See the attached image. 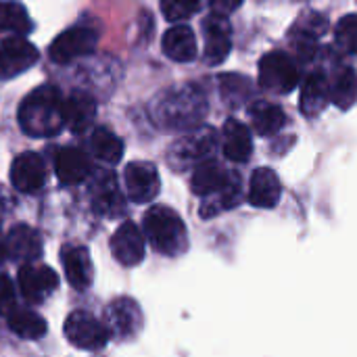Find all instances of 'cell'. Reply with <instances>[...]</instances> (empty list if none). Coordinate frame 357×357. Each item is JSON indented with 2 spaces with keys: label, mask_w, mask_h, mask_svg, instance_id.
Listing matches in <instances>:
<instances>
[{
  "label": "cell",
  "mask_w": 357,
  "mask_h": 357,
  "mask_svg": "<svg viewBox=\"0 0 357 357\" xmlns=\"http://www.w3.org/2000/svg\"><path fill=\"white\" fill-rule=\"evenodd\" d=\"M0 29L27 36L33 29V23L19 2H0Z\"/></svg>",
  "instance_id": "30"
},
{
  "label": "cell",
  "mask_w": 357,
  "mask_h": 357,
  "mask_svg": "<svg viewBox=\"0 0 357 357\" xmlns=\"http://www.w3.org/2000/svg\"><path fill=\"white\" fill-rule=\"evenodd\" d=\"M92 153L107 163H117L123 157V142L107 128H96L90 138Z\"/></svg>",
  "instance_id": "29"
},
{
  "label": "cell",
  "mask_w": 357,
  "mask_h": 357,
  "mask_svg": "<svg viewBox=\"0 0 357 357\" xmlns=\"http://www.w3.org/2000/svg\"><path fill=\"white\" fill-rule=\"evenodd\" d=\"M241 197H243V186H241V178L230 172L226 184L215 190L213 195H207L203 197V205H201V215L203 218H213L222 211H228V209H234L238 203H241Z\"/></svg>",
  "instance_id": "23"
},
{
  "label": "cell",
  "mask_w": 357,
  "mask_h": 357,
  "mask_svg": "<svg viewBox=\"0 0 357 357\" xmlns=\"http://www.w3.org/2000/svg\"><path fill=\"white\" fill-rule=\"evenodd\" d=\"M228 176H230V172H226L218 161L205 159L195 167V174L190 178V188L195 195L207 197V195H213L215 190H220L226 184Z\"/></svg>",
  "instance_id": "25"
},
{
  "label": "cell",
  "mask_w": 357,
  "mask_h": 357,
  "mask_svg": "<svg viewBox=\"0 0 357 357\" xmlns=\"http://www.w3.org/2000/svg\"><path fill=\"white\" fill-rule=\"evenodd\" d=\"M38 61V48L25 36H10L0 42V79H10Z\"/></svg>",
  "instance_id": "8"
},
{
  "label": "cell",
  "mask_w": 357,
  "mask_h": 357,
  "mask_svg": "<svg viewBox=\"0 0 357 357\" xmlns=\"http://www.w3.org/2000/svg\"><path fill=\"white\" fill-rule=\"evenodd\" d=\"M54 172L63 184L75 186V184H82L84 180H88L92 165H90V159L84 151H79L75 146H65V149L56 151Z\"/></svg>",
  "instance_id": "16"
},
{
  "label": "cell",
  "mask_w": 357,
  "mask_h": 357,
  "mask_svg": "<svg viewBox=\"0 0 357 357\" xmlns=\"http://www.w3.org/2000/svg\"><path fill=\"white\" fill-rule=\"evenodd\" d=\"M249 119L253 123V130L261 136H272L282 130L287 117L284 111L268 100H257L249 107Z\"/></svg>",
  "instance_id": "26"
},
{
  "label": "cell",
  "mask_w": 357,
  "mask_h": 357,
  "mask_svg": "<svg viewBox=\"0 0 357 357\" xmlns=\"http://www.w3.org/2000/svg\"><path fill=\"white\" fill-rule=\"evenodd\" d=\"M205 36V63L220 65L228 59L232 50V27L222 13H213L203 21Z\"/></svg>",
  "instance_id": "10"
},
{
  "label": "cell",
  "mask_w": 357,
  "mask_h": 357,
  "mask_svg": "<svg viewBox=\"0 0 357 357\" xmlns=\"http://www.w3.org/2000/svg\"><path fill=\"white\" fill-rule=\"evenodd\" d=\"M46 165L38 153H21L10 165V182L19 192H36L44 186Z\"/></svg>",
  "instance_id": "14"
},
{
  "label": "cell",
  "mask_w": 357,
  "mask_h": 357,
  "mask_svg": "<svg viewBox=\"0 0 357 357\" xmlns=\"http://www.w3.org/2000/svg\"><path fill=\"white\" fill-rule=\"evenodd\" d=\"M13 307H17V295H15V284L13 280L0 272V314L6 316Z\"/></svg>",
  "instance_id": "34"
},
{
  "label": "cell",
  "mask_w": 357,
  "mask_h": 357,
  "mask_svg": "<svg viewBox=\"0 0 357 357\" xmlns=\"http://www.w3.org/2000/svg\"><path fill=\"white\" fill-rule=\"evenodd\" d=\"M220 90H222V98L228 105H241L251 94V82L243 75L228 73L220 77Z\"/></svg>",
  "instance_id": "31"
},
{
  "label": "cell",
  "mask_w": 357,
  "mask_h": 357,
  "mask_svg": "<svg viewBox=\"0 0 357 357\" xmlns=\"http://www.w3.org/2000/svg\"><path fill=\"white\" fill-rule=\"evenodd\" d=\"M251 153H253V142H251L249 128L236 119H228L224 123V155L230 161L243 163L251 157Z\"/></svg>",
  "instance_id": "24"
},
{
  "label": "cell",
  "mask_w": 357,
  "mask_h": 357,
  "mask_svg": "<svg viewBox=\"0 0 357 357\" xmlns=\"http://www.w3.org/2000/svg\"><path fill=\"white\" fill-rule=\"evenodd\" d=\"M163 52L176 63H188L197 56V38L188 25H174L163 33Z\"/></svg>",
  "instance_id": "22"
},
{
  "label": "cell",
  "mask_w": 357,
  "mask_h": 357,
  "mask_svg": "<svg viewBox=\"0 0 357 357\" xmlns=\"http://www.w3.org/2000/svg\"><path fill=\"white\" fill-rule=\"evenodd\" d=\"M328 102H331V88L326 75L322 71L310 73V77L301 86V98H299L303 115L316 117L326 109Z\"/></svg>",
  "instance_id": "21"
},
{
  "label": "cell",
  "mask_w": 357,
  "mask_h": 357,
  "mask_svg": "<svg viewBox=\"0 0 357 357\" xmlns=\"http://www.w3.org/2000/svg\"><path fill=\"white\" fill-rule=\"evenodd\" d=\"M142 224H144V234L151 241L155 251L167 257H176L186 251L188 247L186 226L174 209L165 205L151 207L144 213Z\"/></svg>",
  "instance_id": "3"
},
{
  "label": "cell",
  "mask_w": 357,
  "mask_h": 357,
  "mask_svg": "<svg viewBox=\"0 0 357 357\" xmlns=\"http://www.w3.org/2000/svg\"><path fill=\"white\" fill-rule=\"evenodd\" d=\"M63 117L65 126L73 134H82L96 117V100L88 92L75 90L67 96V100H63Z\"/></svg>",
  "instance_id": "18"
},
{
  "label": "cell",
  "mask_w": 357,
  "mask_h": 357,
  "mask_svg": "<svg viewBox=\"0 0 357 357\" xmlns=\"http://www.w3.org/2000/svg\"><path fill=\"white\" fill-rule=\"evenodd\" d=\"M161 186L157 167L149 161H134L126 167V188L134 203H149Z\"/></svg>",
  "instance_id": "12"
},
{
  "label": "cell",
  "mask_w": 357,
  "mask_h": 357,
  "mask_svg": "<svg viewBox=\"0 0 357 357\" xmlns=\"http://www.w3.org/2000/svg\"><path fill=\"white\" fill-rule=\"evenodd\" d=\"M218 146V134L213 128L201 126L176 140L167 153L169 165L178 172L188 169L192 165H199L201 161L209 159Z\"/></svg>",
  "instance_id": "4"
},
{
  "label": "cell",
  "mask_w": 357,
  "mask_h": 357,
  "mask_svg": "<svg viewBox=\"0 0 357 357\" xmlns=\"http://www.w3.org/2000/svg\"><path fill=\"white\" fill-rule=\"evenodd\" d=\"M153 119L163 130H192L207 115V98L195 84L163 92L151 107Z\"/></svg>",
  "instance_id": "1"
},
{
  "label": "cell",
  "mask_w": 357,
  "mask_h": 357,
  "mask_svg": "<svg viewBox=\"0 0 357 357\" xmlns=\"http://www.w3.org/2000/svg\"><path fill=\"white\" fill-rule=\"evenodd\" d=\"M337 46L349 54H357V15H345L335 29Z\"/></svg>",
  "instance_id": "32"
},
{
  "label": "cell",
  "mask_w": 357,
  "mask_h": 357,
  "mask_svg": "<svg viewBox=\"0 0 357 357\" xmlns=\"http://www.w3.org/2000/svg\"><path fill=\"white\" fill-rule=\"evenodd\" d=\"M0 31H2V29H0Z\"/></svg>",
  "instance_id": "37"
},
{
  "label": "cell",
  "mask_w": 357,
  "mask_h": 357,
  "mask_svg": "<svg viewBox=\"0 0 357 357\" xmlns=\"http://www.w3.org/2000/svg\"><path fill=\"white\" fill-rule=\"evenodd\" d=\"M111 253L121 266H138L144 259V236L134 222H126L111 238Z\"/></svg>",
  "instance_id": "15"
},
{
  "label": "cell",
  "mask_w": 357,
  "mask_h": 357,
  "mask_svg": "<svg viewBox=\"0 0 357 357\" xmlns=\"http://www.w3.org/2000/svg\"><path fill=\"white\" fill-rule=\"evenodd\" d=\"M8 255H6V238L2 236V228H0V264L6 259Z\"/></svg>",
  "instance_id": "36"
},
{
  "label": "cell",
  "mask_w": 357,
  "mask_h": 357,
  "mask_svg": "<svg viewBox=\"0 0 357 357\" xmlns=\"http://www.w3.org/2000/svg\"><path fill=\"white\" fill-rule=\"evenodd\" d=\"M199 10V0H161V13L167 21L178 23Z\"/></svg>",
  "instance_id": "33"
},
{
  "label": "cell",
  "mask_w": 357,
  "mask_h": 357,
  "mask_svg": "<svg viewBox=\"0 0 357 357\" xmlns=\"http://www.w3.org/2000/svg\"><path fill=\"white\" fill-rule=\"evenodd\" d=\"M259 84L264 90L276 94H289L299 84V69L282 50H272L259 61Z\"/></svg>",
  "instance_id": "5"
},
{
  "label": "cell",
  "mask_w": 357,
  "mask_h": 357,
  "mask_svg": "<svg viewBox=\"0 0 357 357\" xmlns=\"http://www.w3.org/2000/svg\"><path fill=\"white\" fill-rule=\"evenodd\" d=\"M331 88V100L339 109H349L357 100V75L351 67H341L335 77L328 82Z\"/></svg>",
  "instance_id": "28"
},
{
  "label": "cell",
  "mask_w": 357,
  "mask_h": 357,
  "mask_svg": "<svg viewBox=\"0 0 357 357\" xmlns=\"http://www.w3.org/2000/svg\"><path fill=\"white\" fill-rule=\"evenodd\" d=\"M19 126L27 136L48 138L63 130V96L56 86H38L19 105Z\"/></svg>",
  "instance_id": "2"
},
{
  "label": "cell",
  "mask_w": 357,
  "mask_h": 357,
  "mask_svg": "<svg viewBox=\"0 0 357 357\" xmlns=\"http://www.w3.org/2000/svg\"><path fill=\"white\" fill-rule=\"evenodd\" d=\"M98 42V33L96 29L90 27H71L67 31H63L61 36H56V40L50 44L48 52L50 59L59 65L71 63L79 56H86L90 52H94Z\"/></svg>",
  "instance_id": "7"
},
{
  "label": "cell",
  "mask_w": 357,
  "mask_h": 357,
  "mask_svg": "<svg viewBox=\"0 0 357 357\" xmlns=\"http://www.w3.org/2000/svg\"><path fill=\"white\" fill-rule=\"evenodd\" d=\"M282 195L280 178L270 167H259L251 176L249 184V203L257 209H272L278 205Z\"/></svg>",
  "instance_id": "17"
},
{
  "label": "cell",
  "mask_w": 357,
  "mask_h": 357,
  "mask_svg": "<svg viewBox=\"0 0 357 357\" xmlns=\"http://www.w3.org/2000/svg\"><path fill=\"white\" fill-rule=\"evenodd\" d=\"M65 337L67 341L84 351H98L109 341V331L105 322H98L88 312H73L65 320Z\"/></svg>",
  "instance_id": "6"
},
{
  "label": "cell",
  "mask_w": 357,
  "mask_h": 357,
  "mask_svg": "<svg viewBox=\"0 0 357 357\" xmlns=\"http://www.w3.org/2000/svg\"><path fill=\"white\" fill-rule=\"evenodd\" d=\"M209 2H211V6H213V10H215V13L226 15V13L236 10L245 0H209Z\"/></svg>",
  "instance_id": "35"
},
{
  "label": "cell",
  "mask_w": 357,
  "mask_h": 357,
  "mask_svg": "<svg viewBox=\"0 0 357 357\" xmlns=\"http://www.w3.org/2000/svg\"><path fill=\"white\" fill-rule=\"evenodd\" d=\"M56 287H59V276L48 266H40L33 261L21 266L19 289L27 303H31V305L42 303L48 295H52L56 291Z\"/></svg>",
  "instance_id": "9"
},
{
  "label": "cell",
  "mask_w": 357,
  "mask_h": 357,
  "mask_svg": "<svg viewBox=\"0 0 357 357\" xmlns=\"http://www.w3.org/2000/svg\"><path fill=\"white\" fill-rule=\"evenodd\" d=\"M61 261H63L67 282L75 291H86L92 284L94 268H92L90 253H88L86 247H65Z\"/></svg>",
  "instance_id": "19"
},
{
  "label": "cell",
  "mask_w": 357,
  "mask_h": 357,
  "mask_svg": "<svg viewBox=\"0 0 357 357\" xmlns=\"http://www.w3.org/2000/svg\"><path fill=\"white\" fill-rule=\"evenodd\" d=\"M6 322H8V328L21 337V339H42L46 335V322L42 316H38L36 312L31 310H23V307H13L6 316Z\"/></svg>",
  "instance_id": "27"
},
{
  "label": "cell",
  "mask_w": 357,
  "mask_h": 357,
  "mask_svg": "<svg viewBox=\"0 0 357 357\" xmlns=\"http://www.w3.org/2000/svg\"><path fill=\"white\" fill-rule=\"evenodd\" d=\"M105 326L109 335H115L117 339H130L138 335L142 326V314L136 301L132 299H117L107 307L105 314Z\"/></svg>",
  "instance_id": "13"
},
{
  "label": "cell",
  "mask_w": 357,
  "mask_h": 357,
  "mask_svg": "<svg viewBox=\"0 0 357 357\" xmlns=\"http://www.w3.org/2000/svg\"><path fill=\"white\" fill-rule=\"evenodd\" d=\"M6 255L15 261H36L42 255V241L40 234L25 226V224H17L15 228H10L8 236H6Z\"/></svg>",
  "instance_id": "20"
},
{
  "label": "cell",
  "mask_w": 357,
  "mask_h": 357,
  "mask_svg": "<svg viewBox=\"0 0 357 357\" xmlns=\"http://www.w3.org/2000/svg\"><path fill=\"white\" fill-rule=\"evenodd\" d=\"M90 199L96 215L115 218L123 211V197L119 192V184L113 172L102 169L90 180Z\"/></svg>",
  "instance_id": "11"
}]
</instances>
